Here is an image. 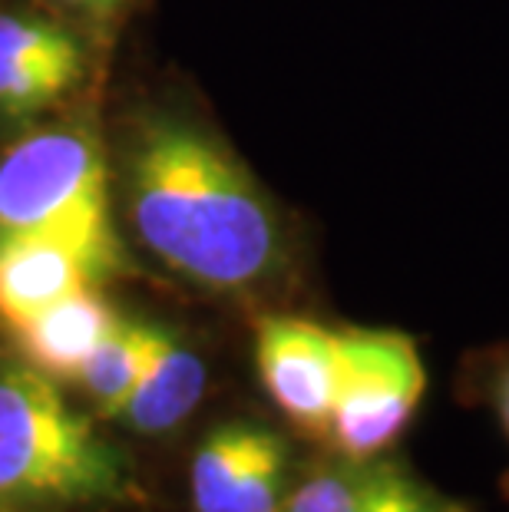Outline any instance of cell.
<instances>
[{
  "mask_svg": "<svg viewBox=\"0 0 509 512\" xmlns=\"http://www.w3.org/2000/svg\"><path fill=\"white\" fill-rule=\"evenodd\" d=\"M113 182L139 248L192 288L258 298L291 271V235L275 199L192 113H139L119 143Z\"/></svg>",
  "mask_w": 509,
  "mask_h": 512,
  "instance_id": "1",
  "label": "cell"
},
{
  "mask_svg": "<svg viewBox=\"0 0 509 512\" xmlns=\"http://www.w3.org/2000/svg\"><path fill=\"white\" fill-rule=\"evenodd\" d=\"M126 460L34 367L0 370V512H83L126 506Z\"/></svg>",
  "mask_w": 509,
  "mask_h": 512,
  "instance_id": "2",
  "label": "cell"
},
{
  "mask_svg": "<svg viewBox=\"0 0 509 512\" xmlns=\"http://www.w3.org/2000/svg\"><path fill=\"white\" fill-rule=\"evenodd\" d=\"M113 209V169L90 126H47L0 152V238H53L110 278L123 268Z\"/></svg>",
  "mask_w": 509,
  "mask_h": 512,
  "instance_id": "3",
  "label": "cell"
},
{
  "mask_svg": "<svg viewBox=\"0 0 509 512\" xmlns=\"http://www.w3.org/2000/svg\"><path fill=\"white\" fill-rule=\"evenodd\" d=\"M341 390L328 443L344 460L384 456L410 427L427 394V367L410 334L391 328H341Z\"/></svg>",
  "mask_w": 509,
  "mask_h": 512,
  "instance_id": "4",
  "label": "cell"
},
{
  "mask_svg": "<svg viewBox=\"0 0 509 512\" xmlns=\"http://www.w3.org/2000/svg\"><path fill=\"white\" fill-rule=\"evenodd\" d=\"M341 328L298 314L255 324V367L265 394L298 430L324 437L341 390Z\"/></svg>",
  "mask_w": 509,
  "mask_h": 512,
  "instance_id": "5",
  "label": "cell"
},
{
  "mask_svg": "<svg viewBox=\"0 0 509 512\" xmlns=\"http://www.w3.org/2000/svg\"><path fill=\"white\" fill-rule=\"evenodd\" d=\"M291 450L278 430L229 420L209 430L189 466L192 512H278L288 499Z\"/></svg>",
  "mask_w": 509,
  "mask_h": 512,
  "instance_id": "6",
  "label": "cell"
},
{
  "mask_svg": "<svg viewBox=\"0 0 509 512\" xmlns=\"http://www.w3.org/2000/svg\"><path fill=\"white\" fill-rule=\"evenodd\" d=\"M86 76L77 34L47 17L0 10V119L24 123L50 113Z\"/></svg>",
  "mask_w": 509,
  "mask_h": 512,
  "instance_id": "7",
  "label": "cell"
},
{
  "mask_svg": "<svg viewBox=\"0 0 509 512\" xmlns=\"http://www.w3.org/2000/svg\"><path fill=\"white\" fill-rule=\"evenodd\" d=\"M119 311L103 298L100 288H80L53 301L34 318L10 328L24 354V364L50 380H77L83 364L116 328Z\"/></svg>",
  "mask_w": 509,
  "mask_h": 512,
  "instance_id": "8",
  "label": "cell"
},
{
  "mask_svg": "<svg viewBox=\"0 0 509 512\" xmlns=\"http://www.w3.org/2000/svg\"><path fill=\"white\" fill-rule=\"evenodd\" d=\"M100 281L90 261L70 245L37 235L0 238V321L7 328Z\"/></svg>",
  "mask_w": 509,
  "mask_h": 512,
  "instance_id": "9",
  "label": "cell"
},
{
  "mask_svg": "<svg viewBox=\"0 0 509 512\" xmlns=\"http://www.w3.org/2000/svg\"><path fill=\"white\" fill-rule=\"evenodd\" d=\"M205 361L176 331L153 324L146 370L133 397L119 413L129 430L143 437H162L186 423L205 397Z\"/></svg>",
  "mask_w": 509,
  "mask_h": 512,
  "instance_id": "10",
  "label": "cell"
},
{
  "mask_svg": "<svg viewBox=\"0 0 509 512\" xmlns=\"http://www.w3.org/2000/svg\"><path fill=\"white\" fill-rule=\"evenodd\" d=\"M149 337H153V324L149 321L119 318L116 328L103 337L100 347L90 354V361L83 364L77 384L90 397L100 417L119 420V413H123L146 370Z\"/></svg>",
  "mask_w": 509,
  "mask_h": 512,
  "instance_id": "11",
  "label": "cell"
},
{
  "mask_svg": "<svg viewBox=\"0 0 509 512\" xmlns=\"http://www.w3.org/2000/svg\"><path fill=\"white\" fill-rule=\"evenodd\" d=\"M357 512H470L467 503L427 486L394 456L361 463L357 476Z\"/></svg>",
  "mask_w": 509,
  "mask_h": 512,
  "instance_id": "12",
  "label": "cell"
},
{
  "mask_svg": "<svg viewBox=\"0 0 509 512\" xmlns=\"http://www.w3.org/2000/svg\"><path fill=\"white\" fill-rule=\"evenodd\" d=\"M357 476L361 463L338 456L291 489L278 512H357Z\"/></svg>",
  "mask_w": 509,
  "mask_h": 512,
  "instance_id": "13",
  "label": "cell"
},
{
  "mask_svg": "<svg viewBox=\"0 0 509 512\" xmlns=\"http://www.w3.org/2000/svg\"><path fill=\"white\" fill-rule=\"evenodd\" d=\"M490 403L500 417V427L509 437V354L503 357V364L493 370V380H490Z\"/></svg>",
  "mask_w": 509,
  "mask_h": 512,
  "instance_id": "14",
  "label": "cell"
},
{
  "mask_svg": "<svg viewBox=\"0 0 509 512\" xmlns=\"http://www.w3.org/2000/svg\"><path fill=\"white\" fill-rule=\"evenodd\" d=\"M60 4H67V7L80 10V14H90V17H110L126 4V0H60Z\"/></svg>",
  "mask_w": 509,
  "mask_h": 512,
  "instance_id": "15",
  "label": "cell"
}]
</instances>
